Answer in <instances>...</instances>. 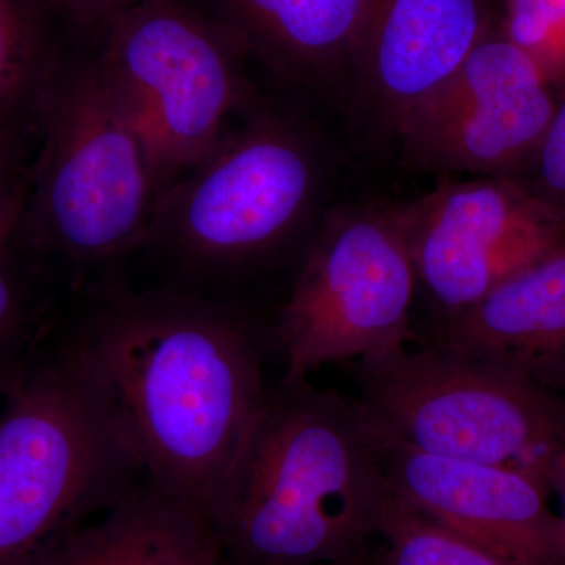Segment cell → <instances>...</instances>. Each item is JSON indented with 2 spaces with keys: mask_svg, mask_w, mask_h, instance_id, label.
<instances>
[{
  "mask_svg": "<svg viewBox=\"0 0 565 565\" xmlns=\"http://www.w3.org/2000/svg\"><path fill=\"white\" fill-rule=\"evenodd\" d=\"M65 345L145 482L207 520L269 390L250 322L195 289L120 282L87 296Z\"/></svg>",
  "mask_w": 565,
  "mask_h": 565,
  "instance_id": "1",
  "label": "cell"
},
{
  "mask_svg": "<svg viewBox=\"0 0 565 565\" xmlns=\"http://www.w3.org/2000/svg\"><path fill=\"white\" fill-rule=\"evenodd\" d=\"M392 487L362 408L307 377L267 390L207 523L236 565L355 559L381 525Z\"/></svg>",
  "mask_w": 565,
  "mask_h": 565,
  "instance_id": "2",
  "label": "cell"
},
{
  "mask_svg": "<svg viewBox=\"0 0 565 565\" xmlns=\"http://www.w3.org/2000/svg\"><path fill=\"white\" fill-rule=\"evenodd\" d=\"M40 151L9 250L85 297L118 285L154 206L131 104L95 44L63 54L36 109Z\"/></svg>",
  "mask_w": 565,
  "mask_h": 565,
  "instance_id": "3",
  "label": "cell"
},
{
  "mask_svg": "<svg viewBox=\"0 0 565 565\" xmlns=\"http://www.w3.org/2000/svg\"><path fill=\"white\" fill-rule=\"evenodd\" d=\"M0 411V565H40L145 482L65 344L7 379Z\"/></svg>",
  "mask_w": 565,
  "mask_h": 565,
  "instance_id": "4",
  "label": "cell"
},
{
  "mask_svg": "<svg viewBox=\"0 0 565 565\" xmlns=\"http://www.w3.org/2000/svg\"><path fill=\"white\" fill-rule=\"evenodd\" d=\"M319 189L321 159L302 122L253 106L241 128L156 200L143 248L193 281L222 280L288 244Z\"/></svg>",
  "mask_w": 565,
  "mask_h": 565,
  "instance_id": "5",
  "label": "cell"
},
{
  "mask_svg": "<svg viewBox=\"0 0 565 565\" xmlns=\"http://www.w3.org/2000/svg\"><path fill=\"white\" fill-rule=\"evenodd\" d=\"M371 427L427 455L514 468L550 486L565 455V399L440 344L355 362Z\"/></svg>",
  "mask_w": 565,
  "mask_h": 565,
  "instance_id": "6",
  "label": "cell"
},
{
  "mask_svg": "<svg viewBox=\"0 0 565 565\" xmlns=\"http://www.w3.org/2000/svg\"><path fill=\"white\" fill-rule=\"evenodd\" d=\"M92 44L131 104L156 200L211 154L234 111L253 106L247 51L193 0H134Z\"/></svg>",
  "mask_w": 565,
  "mask_h": 565,
  "instance_id": "7",
  "label": "cell"
},
{
  "mask_svg": "<svg viewBox=\"0 0 565 565\" xmlns=\"http://www.w3.org/2000/svg\"><path fill=\"white\" fill-rule=\"evenodd\" d=\"M416 292L411 248L394 206L330 211L275 322L285 377L407 348L415 338Z\"/></svg>",
  "mask_w": 565,
  "mask_h": 565,
  "instance_id": "8",
  "label": "cell"
},
{
  "mask_svg": "<svg viewBox=\"0 0 565 565\" xmlns=\"http://www.w3.org/2000/svg\"><path fill=\"white\" fill-rule=\"evenodd\" d=\"M394 211L437 329L565 247V212L512 178L444 181Z\"/></svg>",
  "mask_w": 565,
  "mask_h": 565,
  "instance_id": "9",
  "label": "cell"
},
{
  "mask_svg": "<svg viewBox=\"0 0 565 565\" xmlns=\"http://www.w3.org/2000/svg\"><path fill=\"white\" fill-rule=\"evenodd\" d=\"M559 95L533 58L494 29L397 129L405 162L430 173L516 178Z\"/></svg>",
  "mask_w": 565,
  "mask_h": 565,
  "instance_id": "10",
  "label": "cell"
},
{
  "mask_svg": "<svg viewBox=\"0 0 565 565\" xmlns=\"http://www.w3.org/2000/svg\"><path fill=\"white\" fill-rule=\"evenodd\" d=\"M374 435L393 493L416 511L516 565H565L559 516L550 509L552 487L545 481L514 468L427 455Z\"/></svg>",
  "mask_w": 565,
  "mask_h": 565,
  "instance_id": "11",
  "label": "cell"
},
{
  "mask_svg": "<svg viewBox=\"0 0 565 565\" xmlns=\"http://www.w3.org/2000/svg\"><path fill=\"white\" fill-rule=\"evenodd\" d=\"M500 0H373L352 74L390 129L498 29Z\"/></svg>",
  "mask_w": 565,
  "mask_h": 565,
  "instance_id": "12",
  "label": "cell"
},
{
  "mask_svg": "<svg viewBox=\"0 0 565 565\" xmlns=\"http://www.w3.org/2000/svg\"><path fill=\"white\" fill-rule=\"evenodd\" d=\"M435 344L565 399V247L441 326Z\"/></svg>",
  "mask_w": 565,
  "mask_h": 565,
  "instance_id": "13",
  "label": "cell"
},
{
  "mask_svg": "<svg viewBox=\"0 0 565 565\" xmlns=\"http://www.w3.org/2000/svg\"><path fill=\"white\" fill-rule=\"evenodd\" d=\"M274 76L322 92L352 74L373 0H193Z\"/></svg>",
  "mask_w": 565,
  "mask_h": 565,
  "instance_id": "14",
  "label": "cell"
},
{
  "mask_svg": "<svg viewBox=\"0 0 565 565\" xmlns=\"http://www.w3.org/2000/svg\"><path fill=\"white\" fill-rule=\"evenodd\" d=\"M40 565H236L206 519L141 482Z\"/></svg>",
  "mask_w": 565,
  "mask_h": 565,
  "instance_id": "15",
  "label": "cell"
},
{
  "mask_svg": "<svg viewBox=\"0 0 565 565\" xmlns=\"http://www.w3.org/2000/svg\"><path fill=\"white\" fill-rule=\"evenodd\" d=\"M61 20L41 0H0V129L35 136L44 85L71 44ZM70 35V33H68Z\"/></svg>",
  "mask_w": 565,
  "mask_h": 565,
  "instance_id": "16",
  "label": "cell"
},
{
  "mask_svg": "<svg viewBox=\"0 0 565 565\" xmlns=\"http://www.w3.org/2000/svg\"><path fill=\"white\" fill-rule=\"evenodd\" d=\"M373 542L367 553L374 565H516L489 546L435 522L394 493Z\"/></svg>",
  "mask_w": 565,
  "mask_h": 565,
  "instance_id": "17",
  "label": "cell"
},
{
  "mask_svg": "<svg viewBox=\"0 0 565 565\" xmlns=\"http://www.w3.org/2000/svg\"><path fill=\"white\" fill-rule=\"evenodd\" d=\"M498 31L565 87V0H500Z\"/></svg>",
  "mask_w": 565,
  "mask_h": 565,
  "instance_id": "18",
  "label": "cell"
},
{
  "mask_svg": "<svg viewBox=\"0 0 565 565\" xmlns=\"http://www.w3.org/2000/svg\"><path fill=\"white\" fill-rule=\"evenodd\" d=\"M545 203L565 212V87L555 114L525 169L512 178Z\"/></svg>",
  "mask_w": 565,
  "mask_h": 565,
  "instance_id": "19",
  "label": "cell"
},
{
  "mask_svg": "<svg viewBox=\"0 0 565 565\" xmlns=\"http://www.w3.org/2000/svg\"><path fill=\"white\" fill-rule=\"evenodd\" d=\"M24 150L25 140L0 129V253L9 252L28 196Z\"/></svg>",
  "mask_w": 565,
  "mask_h": 565,
  "instance_id": "20",
  "label": "cell"
},
{
  "mask_svg": "<svg viewBox=\"0 0 565 565\" xmlns=\"http://www.w3.org/2000/svg\"><path fill=\"white\" fill-rule=\"evenodd\" d=\"M13 253H0V349L17 343L28 327V289L18 270Z\"/></svg>",
  "mask_w": 565,
  "mask_h": 565,
  "instance_id": "21",
  "label": "cell"
},
{
  "mask_svg": "<svg viewBox=\"0 0 565 565\" xmlns=\"http://www.w3.org/2000/svg\"><path fill=\"white\" fill-rule=\"evenodd\" d=\"M132 2L134 0H77L73 39L79 43H95L104 25Z\"/></svg>",
  "mask_w": 565,
  "mask_h": 565,
  "instance_id": "22",
  "label": "cell"
},
{
  "mask_svg": "<svg viewBox=\"0 0 565 565\" xmlns=\"http://www.w3.org/2000/svg\"><path fill=\"white\" fill-rule=\"evenodd\" d=\"M550 487H552V493H556L561 501V545H563L564 563H565V455L561 456L559 459L553 463L552 471L548 476Z\"/></svg>",
  "mask_w": 565,
  "mask_h": 565,
  "instance_id": "23",
  "label": "cell"
},
{
  "mask_svg": "<svg viewBox=\"0 0 565 565\" xmlns=\"http://www.w3.org/2000/svg\"><path fill=\"white\" fill-rule=\"evenodd\" d=\"M61 20L66 31L73 33L77 0H41Z\"/></svg>",
  "mask_w": 565,
  "mask_h": 565,
  "instance_id": "24",
  "label": "cell"
},
{
  "mask_svg": "<svg viewBox=\"0 0 565 565\" xmlns=\"http://www.w3.org/2000/svg\"><path fill=\"white\" fill-rule=\"evenodd\" d=\"M323 565H374V564H373V559H371L370 553H367V550H366V552H364L362 556L355 557V559L344 561V563L323 564Z\"/></svg>",
  "mask_w": 565,
  "mask_h": 565,
  "instance_id": "25",
  "label": "cell"
}]
</instances>
